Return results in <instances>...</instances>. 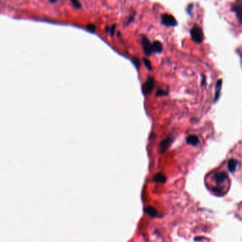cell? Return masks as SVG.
Returning a JSON list of instances; mask_svg holds the SVG:
<instances>
[{
    "label": "cell",
    "mask_w": 242,
    "mask_h": 242,
    "mask_svg": "<svg viewBox=\"0 0 242 242\" xmlns=\"http://www.w3.org/2000/svg\"><path fill=\"white\" fill-rule=\"evenodd\" d=\"M190 35L192 41L197 44H200L202 43L204 40V35L202 30L199 26L195 25L190 31Z\"/></svg>",
    "instance_id": "1"
},
{
    "label": "cell",
    "mask_w": 242,
    "mask_h": 242,
    "mask_svg": "<svg viewBox=\"0 0 242 242\" xmlns=\"http://www.w3.org/2000/svg\"><path fill=\"white\" fill-rule=\"evenodd\" d=\"M161 23L167 27H175L178 25V21L172 15L164 14L161 15Z\"/></svg>",
    "instance_id": "2"
},
{
    "label": "cell",
    "mask_w": 242,
    "mask_h": 242,
    "mask_svg": "<svg viewBox=\"0 0 242 242\" xmlns=\"http://www.w3.org/2000/svg\"><path fill=\"white\" fill-rule=\"evenodd\" d=\"M142 47L143 50H144V54L147 56H150L152 55L153 50H152V44L150 42L149 40L148 39L147 37H144L142 38Z\"/></svg>",
    "instance_id": "3"
},
{
    "label": "cell",
    "mask_w": 242,
    "mask_h": 242,
    "mask_svg": "<svg viewBox=\"0 0 242 242\" xmlns=\"http://www.w3.org/2000/svg\"><path fill=\"white\" fill-rule=\"evenodd\" d=\"M154 84L155 82L154 78H153V77H150V78L146 81V83L143 85L142 88L143 93H144L145 95H148L150 94V93L152 92L153 89L154 88Z\"/></svg>",
    "instance_id": "4"
},
{
    "label": "cell",
    "mask_w": 242,
    "mask_h": 242,
    "mask_svg": "<svg viewBox=\"0 0 242 242\" xmlns=\"http://www.w3.org/2000/svg\"><path fill=\"white\" fill-rule=\"evenodd\" d=\"M228 179V174L226 172H219L217 173L214 176V180L217 184L223 183L225 180Z\"/></svg>",
    "instance_id": "5"
},
{
    "label": "cell",
    "mask_w": 242,
    "mask_h": 242,
    "mask_svg": "<svg viewBox=\"0 0 242 242\" xmlns=\"http://www.w3.org/2000/svg\"><path fill=\"white\" fill-rule=\"evenodd\" d=\"M172 139L171 138H170V137H168L166 140H163L162 142H160V152H161V153L165 152L166 150L169 147V146L170 145V144L172 143Z\"/></svg>",
    "instance_id": "6"
},
{
    "label": "cell",
    "mask_w": 242,
    "mask_h": 242,
    "mask_svg": "<svg viewBox=\"0 0 242 242\" xmlns=\"http://www.w3.org/2000/svg\"><path fill=\"white\" fill-rule=\"evenodd\" d=\"M231 11L234 12L237 15V17L239 19V22L241 23V18H242V5L241 3L238 5H234L231 7Z\"/></svg>",
    "instance_id": "7"
},
{
    "label": "cell",
    "mask_w": 242,
    "mask_h": 242,
    "mask_svg": "<svg viewBox=\"0 0 242 242\" xmlns=\"http://www.w3.org/2000/svg\"><path fill=\"white\" fill-rule=\"evenodd\" d=\"M152 50H153V53H160L163 50L162 43L158 41H154V42L152 43Z\"/></svg>",
    "instance_id": "8"
},
{
    "label": "cell",
    "mask_w": 242,
    "mask_h": 242,
    "mask_svg": "<svg viewBox=\"0 0 242 242\" xmlns=\"http://www.w3.org/2000/svg\"><path fill=\"white\" fill-rule=\"evenodd\" d=\"M144 212L151 217H156L158 216V211L155 209L154 207L151 206H148V207L144 208Z\"/></svg>",
    "instance_id": "9"
},
{
    "label": "cell",
    "mask_w": 242,
    "mask_h": 242,
    "mask_svg": "<svg viewBox=\"0 0 242 242\" xmlns=\"http://www.w3.org/2000/svg\"><path fill=\"white\" fill-rule=\"evenodd\" d=\"M238 164V161L235 159H231L229 160L228 162V169L230 172L233 173V172L235 171L236 168H237Z\"/></svg>",
    "instance_id": "10"
},
{
    "label": "cell",
    "mask_w": 242,
    "mask_h": 242,
    "mask_svg": "<svg viewBox=\"0 0 242 242\" xmlns=\"http://www.w3.org/2000/svg\"><path fill=\"white\" fill-rule=\"evenodd\" d=\"M187 142L188 144H191V145L196 146L199 143V138L195 135H189L187 138Z\"/></svg>",
    "instance_id": "11"
},
{
    "label": "cell",
    "mask_w": 242,
    "mask_h": 242,
    "mask_svg": "<svg viewBox=\"0 0 242 242\" xmlns=\"http://www.w3.org/2000/svg\"><path fill=\"white\" fill-rule=\"evenodd\" d=\"M154 180L160 183H164L166 181V176L161 173H158L154 176Z\"/></svg>",
    "instance_id": "12"
},
{
    "label": "cell",
    "mask_w": 242,
    "mask_h": 242,
    "mask_svg": "<svg viewBox=\"0 0 242 242\" xmlns=\"http://www.w3.org/2000/svg\"><path fill=\"white\" fill-rule=\"evenodd\" d=\"M222 87V80L220 79L217 83L216 85V89H215V102H217L218 98L220 96V90H221Z\"/></svg>",
    "instance_id": "13"
},
{
    "label": "cell",
    "mask_w": 242,
    "mask_h": 242,
    "mask_svg": "<svg viewBox=\"0 0 242 242\" xmlns=\"http://www.w3.org/2000/svg\"><path fill=\"white\" fill-rule=\"evenodd\" d=\"M116 24H114L111 27L107 26L106 28H105V31H106V32L110 33V35H112V36H114L115 31H116Z\"/></svg>",
    "instance_id": "14"
},
{
    "label": "cell",
    "mask_w": 242,
    "mask_h": 242,
    "mask_svg": "<svg viewBox=\"0 0 242 242\" xmlns=\"http://www.w3.org/2000/svg\"><path fill=\"white\" fill-rule=\"evenodd\" d=\"M143 61H144V63L145 66L146 67V68H147L148 70L151 71L153 69V68H152L151 63H150L149 59H148L147 58H145V57H144V58H143Z\"/></svg>",
    "instance_id": "15"
},
{
    "label": "cell",
    "mask_w": 242,
    "mask_h": 242,
    "mask_svg": "<svg viewBox=\"0 0 242 242\" xmlns=\"http://www.w3.org/2000/svg\"><path fill=\"white\" fill-rule=\"evenodd\" d=\"M71 2L73 3V6H74L75 8H77V9H80V8L82 7L81 4L78 0H71Z\"/></svg>",
    "instance_id": "16"
},
{
    "label": "cell",
    "mask_w": 242,
    "mask_h": 242,
    "mask_svg": "<svg viewBox=\"0 0 242 242\" xmlns=\"http://www.w3.org/2000/svg\"><path fill=\"white\" fill-rule=\"evenodd\" d=\"M132 62L134 63V65H135V66H136V68H137V69H138V68H139V67H140V65H141V62H140L139 59H138V58H136V57H135V58H133V59H132Z\"/></svg>",
    "instance_id": "17"
},
{
    "label": "cell",
    "mask_w": 242,
    "mask_h": 242,
    "mask_svg": "<svg viewBox=\"0 0 242 242\" xmlns=\"http://www.w3.org/2000/svg\"><path fill=\"white\" fill-rule=\"evenodd\" d=\"M87 29L90 31V32H95L96 31V26L94 24H88L87 25Z\"/></svg>",
    "instance_id": "18"
},
{
    "label": "cell",
    "mask_w": 242,
    "mask_h": 242,
    "mask_svg": "<svg viewBox=\"0 0 242 242\" xmlns=\"http://www.w3.org/2000/svg\"><path fill=\"white\" fill-rule=\"evenodd\" d=\"M193 7H194L193 5H192V4H190V5L188 6L187 9H186V11H187L188 14L190 16H192V9H193Z\"/></svg>",
    "instance_id": "19"
},
{
    "label": "cell",
    "mask_w": 242,
    "mask_h": 242,
    "mask_svg": "<svg viewBox=\"0 0 242 242\" xmlns=\"http://www.w3.org/2000/svg\"><path fill=\"white\" fill-rule=\"evenodd\" d=\"M168 93L167 92H164L163 90H158L157 93H156V96H166L168 95Z\"/></svg>",
    "instance_id": "20"
},
{
    "label": "cell",
    "mask_w": 242,
    "mask_h": 242,
    "mask_svg": "<svg viewBox=\"0 0 242 242\" xmlns=\"http://www.w3.org/2000/svg\"><path fill=\"white\" fill-rule=\"evenodd\" d=\"M135 15H136V13L133 14V15L132 16V17H131L129 19V20L127 21V22H126V25H128V24H129V23H131L132 22H133V21H134V19L135 18Z\"/></svg>",
    "instance_id": "21"
},
{
    "label": "cell",
    "mask_w": 242,
    "mask_h": 242,
    "mask_svg": "<svg viewBox=\"0 0 242 242\" xmlns=\"http://www.w3.org/2000/svg\"><path fill=\"white\" fill-rule=\"evenodd\" d=\"M203 239V237H196V238H195V241H200V240H201V239Z\"/></svg>",
    "instance_id": "22"
},
{
    "label": "cell",
    "mask_w": 242,
    "mask_h": 242,
    "mask_svg": "<svg viewBox=\"0 0 242 242\" xmlns=\"http://www.w3.org/2000/svg\"><path fill=\"white\" fill-rule=\"evenodd\" d=\"M49 2H51V3H55V2H57V0H48Z\"/></svg>",
    "instance_id": "23"
},
{
    "label": "cell",
    "mask_w": 242,
    "mask_h": 242,
    "mask_svg": "<svg viewBox=\"0 0 242 242\" xmlns=\"http://www.w3.org/2000/svg\"><path fill=\"white\" fill-rule=\"evenodd\" d=\"M205 77H204V79H203V81H202V85H204V84H205Z\"/></svg>",
    "instance_id": "24"
}]
</instances>
